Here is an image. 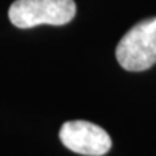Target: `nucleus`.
Masks as SVG:
<instances>
[{
  "mask_svg": "<svg viewBox=\"0 0 156 156\" xmlns=\"http://www.w3.org/2000/svg\"><path fill=\"white\" fill-rule=\"evenodd\" d=\"M116 57L129 72H143L156 64V17L131 27L117 44Z\"/></svg>",
  "mask_w": 156,
  "mask_h": 156,
  "instance_id": "nucleus-1",
  "label": "nucleus"
},
{
  "mask_svg": "<svg viewBox=\"0 0 156 156\" xmlns=\"http://www.w3.org/2000/svg\"><path fill=\"white\" fill-rule=\"evenodd\" d=\"M74 0H14L8 17L16 27L29 29L38 25H65L76 16Z\"/></svg>",
  "mask_w": 156,
  "mask_h": 156,
  "instance_id": "nucleus-2",
  "label": "nucleus"
},
{
  "mask_svg": "<svg viewBox=\"0 0 156 156\" xmlns=\"http://www.w3.org/2000/svg\"><path fill=\"white\" fill-rule=\"evenodd\" d=\"M58 135L66 148L86 156H103L112 146L108 133L89 121H68L61 126Z\"/></svg>",
  "mask_w": 156,
  "mask_h": 156,
  "instance_id": "nucleus-3",
  "label": "nucleus"
}]
</instances>
